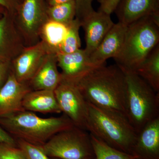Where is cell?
Returning a JSON list of instances; mask_svg holds the SVG:
<instances>
[{"label":"cell","instance_id":"1","mask_svg":"<svg viewBox=\"0 0 159 159\" xmlns=\"http://www.w3.org/2000/svg\"><path fill=\"white\" fill-rule=\"evenodd\" d=\"M75 84L89 103L126 116L125 74L116 65L97 67Z\"/></svg>","mask_w":159,"mask_h":159},{"label":"cell","instance_id":"2","mask_svg":"<svg viewBox=\"0 0 159 159\" xmlns=\"http://www.w3.org/2000/svg\"><path fill=\"white\" fill-rule=\"evenodd\" d=\"M74 126L64 114L43 118L24 110L0 117V126L15 139L39 146L44 145L55 134Z\"/></svg>","mask_w":159,"mask_h":159},{"label":"cell","instance_id":"3","mask_svg":"<svg viewBox=\"0 0 159 159\" xmlns=\"http://www.w3.org/2000/svg\"><path fill=\"white\" fill-rule=\"evenodd\" d=\"M86 129L107 145L132 154L138 133L124 115L88 102Z\"/></svg>","mask_w":159,"mask_h":159},{"label":"cell","instance_id":"4","mask_svg":"<svg viewBox=\"0 0 159 159\" xmlns=\"http://www.w3.org/2000/svg\"><path fill=\"white\" fill-rule=\"evenodd\" d=\"M159 43V26L147 16L127 25L122 48L115 57L124 73H134Z\"/></svg>","mask_w":159,"mask_h":159},{"label":"cell","instance_id":"5","mask_svg":"<svg viewBox=\"0 0 159 159\" xmlns=\"http://www.w3.org/2000/svg\"><path fill=\"white\" fill-rule=\"evenodd\" d=\"M125 73L126 116L138 134L148 122L159 117V93L135 73Z\"/></svg>","mask_w":159,"mask_h":159},{"label":"cell","instance_id":"6","mask_svg":"<svg viewBox=\"0 0 159 159\" xmlns=\"http://www.w3.org/2000/svg\"><path fill=\"white\" fill-rule=\"evenodd\" d=\"M42 148L50 158H95L90 134L75 126L55 134Z\"/></svg>","mask_w":159,"mask_h":159},{"label":"cell","instance_id":"7","mask_svg":"<svg viewBox=\"0 0 159 159\" xmlns=\"http://www.w3.org/2000/svg\"><path fill=\"white\" fill-rule=\"evenodd\" d=\"M45 0H22L13 15L16 26L26 47L40 41L39 34L49 20Z\"/></svg>","mask_w":159,"mask_h":159},{"label":"cell","instance_id":"8","mask_svg":"<svg viewBox=\"0 0 159 159\" xmlns=\"http://www.w3.org/2000/svg\"><path fill=\"white\" fill-rule=\"evenodd\" d=\"M54 92L63 114L71 120L74 126L86 130L88 102L76 84L61 80Z\"/></svg>","mask_w":159,"mask_h":159},{"label":"cell","instance_id":"9","mask_svg":"<svg viewBox=\"0 0 159 159\" xmlns=\"http://www.w3.org/2000/svg\"><path fill=\"white\" fill-rule=\"evenodd\" d=\"M50 53L42 41L34 45L25 47L11 62V72L18 81L28 84Z\"/></svg>","mask_w":159,"mask_h":159},{"label":"cell","instance_id":"10","mask_svg":"<svg viewBox=\"0 0 159 159\" xmlns=\"http://www.w3.org/2000/svg\"><path fill=\"white\" fill-rule=\"evenodd\" d=\"M25 47L13 14L6 10L0 17V61L11 63Z\"/></svg>","mask_w":159,"mask_h":159},{"label":"cell","instance_id":"11","mask_svg":"<svg viewBox=\"0 0 159 159\" xmlns=\"http://www.w3.org/2000/svg\"><path fill=\"white\" fill-rule=\"evenodd\" d=\"M79 22L85 32L84 50L89 56L98 47L115 24L110 15L94 10Z\"/></svg>","mask_w":159,"mask_h":159},{"label":"cell","instance_id":"12","mask_svg":"<svg viewBox=\"0 0 159 159\" xmlns=\"http://www.w3.org/2000/svg\"><path fill=\"white\" fill-rule=\"evenodd\" d=\"M127 25L118 22L112 26L96 50L89 55L92 65L98 67L107 59L114 58L122 48Z\"/></svg>","mask_w":159,"mask_h":159},{"label":"cell","instance_id":"13","mask_svg":"<svg viewBox=\"0 0 159 159\" xmlns=\"http://www.w3.org/2000/svg\"><path fill=\"white\" fill-rule=\"evenodd\" d=\"M115 11L119 22L126 25L150 16L159 26V0H121Z\"/></svg>","mask_w":159,"mask_h":159},{"label":"cell","instance_id":"14","mask_svg":"<svg viewBox=\"0 0 159 159\" xmlns=\"http://www.w3.org/2000/svg\"><path fill=\"white\" fill-rule=\"evenodd\" d=\"M31 91L29 84L18 81L11 70L0 89V117L24 111L23 99Z\"/></svg>","mask_w":159,"mask_h":159},{"label":"cell","instance_id":"15","mask_svg":"<svg viewBox=\"0 0 159 159\" xmlns=\"http://www.w3.org/2000/svg\"><path fill=\"white\" fill-rule=\"evenodd\" d=\"M57 66L61 70V80L74 83L97 67L91 64L84 49L69 54H57Z\"/></svg>","mask_w":159,"mask_h":159},{"label":"cell","instance_id":"16","mask_svg":"<svg viewBox=\"0 0 159 159\" xmlns=\"http://www.w3.org/2000/svg\"><path fill=\"white\" fill-rule=\"evenodd\" d=\"M132 154L139 159H159V117L138 134Z\"/></svg>","mask_w":159,"mask_h":159},{"label":"cell","instance_id":"17","mask_svg":"<svg viewBox=\"0 0 159 159\" xmlns=\"http://www.w3.org/2000/svg\"><path fill=\"white\" fill-rule=\"evenodd\" d=\"M58 67L57 54L49 53L28 83L31 90L54 91L61 80V74Z\"/></svg>","mask_w":159,"mask_h":159},{"label":"cell","instance_id":"18","mask_svg":"<svg viewBox=\"0 0 159 159\" xmlns=\"http://www.w3.org/2000/svg\"><path fill=\"white\" fill-rule=\"evenodd\" d=\"M24 110L43 114L61 113L54 91L32 90L26 94L23 99Z\"/></svg>","mask_w":159,"mask_h":159},{"label":"cell","instance_id":"19","mask_svg":"<svg viewBox=\"0 0 159 159\" xmlns=\"http://www.w3.org/2000/svg\"><path fill=\"white\" fill-rule=\"evenodd\" d=\"M67 31V26L49 20L41 30L40 40L44 43L51 53L59 52Z\"/></svg>","mask_w":159,"mask_h":159},{"label":"cell","instance_id":"20","mask_svg":"<svg viewBox=\"0 0 159 159\" xmlns=\"http://www.w3.org/2000/svg\"><path fill=\"white\" fill-rule=\"evenodd\" d=\"M159 93V44L134 72Z\"/></svg>","mask_w":159,"mask_h":159},{"label":"cell","instance_id":"21","mask_svg":"<svg viewBox=\"0 0 159 159\" xmlns=\"http://www.w3.org/2000/svg\"><path fill=\"white\" fill-rule=\"evenodd\" d=\"M47 14L50 20L68 25L76 17L75 0L54 6H48Z\"/></svg>","mask_w":159,"mask_h":159},{"label":"cell","instance_id":"22","mask_svg":"<svg viewBox=\"0 0 159 159\" xmlns=\"http://www.w3.org/2000/svg\"><path fill=\"white\" fill-rule=\"evenodd\" d=\"M90 134L96 159H139L135 156L113 148Z\"/></svg>","mask_w":159,"mask_h":159},{"label":"cell","instance_id":"23","mask_svg":"<svg viewBox=\"0 0 159 159\" xmlns=\"http://www.w3.org/2000/svg\"><path fill=\"white\" fill-rule=\"evenodd\" d=\"M80 23L75 18L67 25V31L58 54H69L80 49L81 40L79 30Z\"/></svg>","mask_w":159,"mask_h":159},{"label":"cell","instance_id":"24","mask_svg":"<svg viewBox=\"0 0 159 159\" xmlns=\"http://www.w3.org/2000/svg\"><path fill=\"white\" fill-rule=\"evenodd\" d=\"M16 144L27 159H51L45 153L42 146L31 144L20 139H16Z\"/></svg>","mask_w":159,"mask_h":159},{"label":"cell","instance_id":"25","mask_svg":"<svg viewBox=\"0 0 159 159\" xmlns=\"http://www.w3.org/2000/svg\"><path fill=\"white\" fill-rule=\"evenodd\" d=\"M0 159H27L17 146L0 142Z\"/></svg>","mask_w":159,"mask_h":159},{"label":"cell","instance_id":"26","mask_svg":"<svg viewBox=\"0 0 159 159\" xmlns=\"http://www.w3.org/2000/svg\"><path fill=\"white\" fill-rule=\"evenodd\" d=\"M94 0H75L76 15L75 18L80 21L83 18L93 11L92 3Z\"/></svg>","mask_w":159,"mask_h":159},{"label":"cell","instance_id":"27","mask_svg":"<svg viewBox=\"0 0 159 159\" xmlns=\"http://www.w3.org/2000/svg\"><path fill=\"white\" fill-rule=\"evenodd\" d=\"M121 0H98L99 4V11L109 15L116 11Z\"/></svg>","mask_w":159,"mask_h":159},{"label":"cell","instance_id":"28","mask_svg":"<svg viewBox=\"0 0 159 159\" xmlns=\"http://www.w3.org/2000/svg\"><path fill=\"white\" fill-rule=\"evenodd\" d=\"M11 70V63L0 61V89L6 82Z\"/></svg>","mask_w":159,"mask_h":159},{"label":"cell","instance_id":"29","mask_svg":"<svg viewBox=\"0 0 159 159\" xmlns=\"http://www.w3.org/2000/svg\"><path fill=\"white\" fill-rule=\"evenodd\" d=\"M20 3L19 0H0V6L12 14L17 10Z\"/></svg>","mask_w":159,"mask_h":159},{"label":"cell","instance_id":"30","mask_svg":"<svg viewBox=\"0 0 159 159\" xmlns=\"http://www.w3.org/2000/svg\"><path fill=\"white\" fill-rule=\"evenodd\" d=\"M0 142L17 145L16 140L0 126Z\"/></svg>","mask_w":159,"mask_h":159},{"label":"cell","instance_id":"31","mask_svg":"<svg viewBox=\"0 0 159 159\" xmlns=\"http://www.w3.org/2000/svg\"><path fill=\"white\" fill-rule=\"evenodd\" d=\"M71 1L73 0H47V2L48 3V6H50L67 2Z\"/></svg>","mask_w":159,"mask_h":159},{"label":"cell","instance_id":"32","mask_svg":"<svg viewBox=\"0 0 159 159\" xmlns=\"http://www.w3.org/2000/svg\"><path fill=\"white\" fill-rule=\"evenodd\" d=\"M19 1L20 2H21V1H22V0H19Z\"/></svg>","mask_w":159,"mask_h":159},{"label":"cell","instance_id":"33","mask_svg":"<svg viewBox=\"0 0 159 159\" xmlns=\"http://www.w3.org/2000/svg\"><path fill=\"white\" fill-rule=\"evenodd\" d=\"M51 159H53V158H50ZM93 159H96V158H94Z\"/></svg>","mask_w":159,"mask_h":159}]
</instances>
